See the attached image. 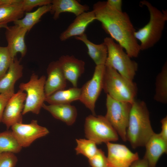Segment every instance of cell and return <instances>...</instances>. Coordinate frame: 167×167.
<instances>
[{"label":"cell","instance_id":"7402d4cb","mask_svg":"<svg viewBox=\"0 0 167 167\" xmlns=\"http://www.w3.org/2000/svg\"><path fill=\"white\" fill-rule=\"evenodd\" d=\"M22 0H17L15 2L0 6V25H7L23 17L24 13L22 4Z\"/></svg>","mask_w":167,"mask_h":167},{"label":"cell","instance_id":"8992f818","mask_svg":"<svg viewBox=\"0 0 167 167\" xmlns=\"http://www.w3.org/2000/svg\"><path fill=\"white\" fill-rule=\"evenodd\" d=\"M132 104L115 100L107 94L105 117L125 142L127 141L126 130Z\"/></svg>","mask_w":167,"mask_h":167},{"label":"cell","instance_id":"5b68a950","mask_svg":"<svg viewBox=\"0 0 167 167\" xmlns=\"http://www.w3.org/2000/svg\"><path fill=\"white\" fill-rule=\"evenodd\" d=\"M103 43L107 49L105 65L110 66L119 73L133 81L138 69V64L132 60L123 48L111 38L106 37Z\"/></svg>","mask_w":167,"mask_h":167},{"label":"cell","instance_id":"7a4b0ae2","mask_svg":"<svg viewBox=\"0 0 167 167\" xmlns=\"http://www.w3.org/2000/svg\"><path fill=\"white\" fill-rule=\"evenodd\" d=\"M155 132L146 103L136 100L132 104L126 130L127 141L133 148L145 146Z\"/></svg>","mask_w":167,"mask_h":167},{"label":"cell","instance_id":"8d00e7d4","mask_svg":"<svg viewBox=\"0 0 167 167\" xmlns=\"http://www.w3.org/2000/svg\"><path fill=\"white\" fill-rule=\"evenodd\" d=\"M7 26V25H0V28H6Z\"/></svg>","mask_w":167,"mask_h":167},{"label":"cell","instance_id":"e0dca14e","mask_svg":"<svg viewBox=\"0 0 167 167\" xmlns=\"http://www.w3.org/2000/svg\"><path fill=\"white\" fill-rule=\"evenodd\" d=\"M95 20V13L93 10L84 12L76 16L67 28L61 33L60 40L64 41L71 37L83 34L88 26Z\"/></svg>","mask_w":167,"mask_h":167},{"label":"cell","instance_id":"cb8c5ba5","mask_svg":"<svg viewBox=\"0 0 167 167\" xmlns=\"http://www.w3.org/2000/svg\"><path fill=\"white\" fill-rule=\"evenodd\" d=\"M51 8V4L39 7L33 12H26L23 18L17 20L13 23L15 25L26 29L28 32L39 21L42 15L50 11Z\"/></svg>","mask_w":167,"mask_h":167},{"label":"cell","instance_id":"d4e9b609","mask_svg":"<svg viewBox=\"0 0 167 167\" xmlns=\"http://www.w3.org/2000/svg\"><path fill=\"white\" fill-rule=\"evenodd\" d=\"M154 99L159 102L167 103V63L166 61L157 75Z\"/></svg>","mask_w":167,"mask_h":167},{"label":"cell","instance_id":"4316f807","mask_svg":"<svg viewBox=\"0 0 167 167\" xmlns=\"http://www.w3.org/2000/svg\"><path fill=\"white\" fill-rule=\"evenodd\" d=\"M77 145L75 149L76 154H81L88 159L92 157L97 152L98 148L94 141L85 139H76Z\"/></svg>","mask_w":167,"mask_h":167},{"label":"cell","instance_id":"83f0119b","mask_svg":"<svg viewBox=\"0 0 167 167\" xmlns=\"http://www.w3.org/2000/svg\"><path fill=\"white\" fill-rule=\"evenodd\" d=\"M14 59L7 46H0V79L6 73Z\"/></svg>","mask_w":167,"mask_h":167},{"label":"cell","instance_id":"1f68e13d","mask_svg":"<svg viewBox=\"0 0 167 167\" xmlns=\"http://www.w3.org/2000/svg\"><path fill=\"white\" fill-rule=\"evenodd\" d=\"M11 96L6 94L0 93V122H2L5 109Z\"/></svg>","mask_w":167,"mask_h":167},{"label":"cell","instance_id":"277c9868","mask_svg":"<svg viewBox=\"0 0 167 167\" xmlns=\"http://www.w3.org/2000/svg\"><path fill=\"white\" fill-rule=\"evenodd\" d=\"M103 89L115 100L132 103L137 92L136 84L119 73L112 67L105 66Z\"/></svg>","mask_w":167,"mask_h":167},{"label":"cell","instance_id":"8fae6325","mask_svg":"<svg viewBox=\"0 0 167 167\" xmlns=\"http://www.w3.org/2000/svg\"><path fill=\"white\" fill-rule=\"evenodd\" d=\"M26 93L19 90L9 99L5 109L2 122L9 129L14 124L22 123V112Z\"/></svg>","mask_w":167,"mask_h":167},{"label":"cell","instance_id":"30bf717a","mask_svg":"<svg viewBox=\"0 0 167 167\" xmlns=\"http://www.w3.org/2000/svg\"><path fill=\"white\" fill-rule=\"evenodd\" d=\"M11 131L20 146L27 147L36 140L47 135L49 131L45 127L32 120L28 124L16 123L11 127Z\"/></svg>","mask_w":167,"mask_h":167},{"label":"cell","instance_id":"6da1fadb","mask_svg":"<svg viewBox=\"0 0 167 167\" xmlns=\"http://www.w3.org/2000/svg\"><path fill=\"white\" fill-rule=\"evenodd\" d=\"M92 10L96 20L101 23L111 38L122 46L131 58L137 57L141 51L140 45L135 36L136 30L128 14L112 9L104 1L94 4Z\"/></svg>","mask_w":167,"mask_h":167},{"label":"cell","instance_id":"836d02e7","mask_svg":"<svg viewBox=\"0 0 167 167\" xmlns=\"http://www.w3.org/2000/svg\"><path fill=\"white\" fill-rule=\"evenodd\" d=\"M161 131L159 133L161 137L167 141V116L163 118L161 121Z\"/></svg>","mask_w":167,"mask_h":167},{"label":"cell","instance_id":"9a60e30c","mask_svg":"<svg viewBox=\"0 0 167 167\" xmlns=\"http://www.w3.org/2000/svg\"><path fill=\"white\" fill-rule=\"evenodd\" d=\"M47 72L48 77L44 86L46 97L65 89L66 86V79L58 60L52 61L49 64Z\"/></svg>","mask_w":167,"mask_h":167},{"label":"cell","instance_id":"f546056e","mask_svg":"<svg viewBox=\"0 0 167 167\" xmlns=\"http://www.w3.org/2000/svg\"><path fill=\"white\" fill-rule=\"evenodd\" d=\"M18 161L15 154L4 152L0 154V167H15Z\"/></svg>","mask_w":167,"mask_h":167},{"label":"cell","instance_id":"4dcf8cb0","mask_svg":"<svg viewBox=\"0 0 167 167\" xmlns=\"http://www.w3.org/2000/svg\"><path fill=\"white\" fill-rule=\"evenodd\" d=\"M52 0H22L23 8L25 11L28 12L36 7H40L51 4Z\"/></svg>","mask_w":167,"mask_h":167},{"label":"cell","instance_id":"ac0fdd59","mask_svg":"<svg viewBox=\"0 0 167 167\" xmlns=\"http://www.w3.org/2000/svg\"><path fill=\"white\" fill-rule=\"evenodd\" d=\"M23 69L19 61L15 57L6 73L0 79V93L11 96L15 93V84L22 77Z\"/></svg>","mask_w":167,"mask_h":167},{"label":"cell","instance_id":"e575fe53","mask_svg":"<svg viewBox=\"0 0 167 167\" xmlns=\"http://www.w3.org/2000/svg\"><path fill=\"white\" fill-rule=\"evenodd\" d=\"M129 167H150L147 161L144 158L138 159L134 162Z\"/></svg>","mask_w":167,"mask_h":167},{"label":"cell","instance_id":"5bb4252c","mask_svg":"<svg viewBox=\"0 0 167 167\" xmlns=\"http://www.w3.org/2000/svg\"><path fill=\"white\" fill-rule=\"evenodd\" d=\"M58 61L66 80L77 87L78 79L84 71V61L69 55H62Z\"/></svg>","mask_w":167,"mask_h":167},{"label":"cell","instance_id":"f1b7e54d","mask_svg":"<svg viewBox=\"0 0 167 167\" xmlns=\"http://www.w3.org/2000/svg\"><path fill=\"white\" fill-rule=\"evenodd\" d=\"M88 159V162L92 167H108L107 157L104 152L100 149L92 157Z\"/></svg>","mask_w":167,"mask_h":167},{"label":"cell","instance_id":"ffe728a7","mask_svg":"<svg viewBox=\"0 0 167 167\" xmlns=\"http://www.w3.org/2000/svg\"><path fill=\"white\" fill-rule=\"evenodd\" d=\"M42 108L50 113L55 118L59 120L68 126L73 124L76 119L77 110L70 104H49L45 103Z\"/></svg>","mask_w":167,"mask_h":167},{"label":"cell","instance_id":"44dd1931","mask_svg":"<svg viewBox=\"0 0 167 167\" xmlns=\"http://www.w3.org/2000/svg\"><path fill=\"white\" fill-rule=\"evenodd\" d=\"M74 38L85 44L87 48L88 55L96 66L105 65L108 52L107 46L103 42L99 44L94 43L88 39L85 33Z\"/></svg>","mask_w":167,"mask_h":167},{"label":"cell","instance_id":"603a6c76","mask_svg":"<svg viewBox=\"0 0 167 167\" xmlns=\"http://www.w3.org/2000/svg\"><path fill=\"white\" fill-rule=\"evenodd\" d=\"M81 92V88L77 87L60 90L46 97L45 101L49 104H70L79 100Z\"/></svg>","mask_w":167,"mask_h":167},{"label":"cell","instance_id":"9c48e42d","mask_svg":"<svg viewBox=\"0 0 167 167\" xmlns=\"http://www.w3.org/2000/svg\"><path fill=\"white\" fill-rule=\"evenodd\" d=\"M105 65L96 66L92 78L81 88L79 101L96 115L95 104L103 87Z\"/></svg>","mask_w":167,"mask_h":167},{"label":"cell","instance_id":"ba28073f","mask_svg":"<svg viewBox=\"0 0 167 167\" xmlns=\"http://www.w3.org/2000/svg\"><path fill=\"white\" fill-rule=\"evenodd\" d=\"M86 137L97 144L116 141L118 135L105 116L90 115L85 120Z\"/></svg>","mask_w":167,"mask_h":167},{"label":"cell","instance_id":"d6986e66","mask_svg":"<svg viewBox=\"0 0 167 167\" xmlns=\"http://www.w3.org/2000/svg\"><path fill=\"white\" fill-rule=\"evenodd\" d=\"M51 4L50 12L55 20L63 12L71 13L77 16L89 10L88 6L81 4L76 0H52Z\"/></svg>","mask_w":167,"mask_h":167},{"label":"cell","instance_id":"74e56055","mask_svg":"<svg viewBox=\"0 0 167 167\" xmlns=\"http://www.w3.org/2000/svg\"><path fill=\"white\" fill-rule=\"evenodd\" d=\"M108 167H110V166H108Z\"/></svg>","mask_w":167,"mask_h":167},{"label":"cell","instance_id":"d590c367","mask_svg":"<svg viewBox=\"0 0 167 167\" xmlns=\"http://www.w3.org/2000/svg\"><path fill=\"white\" fill-rule=\"evenodd\" d=\"M17 0H0V6L3 5L12 3Z\"/></svg>","mask_w":167,"mask_h":167},{"label":"cell","instance_id":"7c38bea8","mask_svg":"<svg viewBox=\"0 0 167 167\" xmlns=\"http://www.w3.org/2000/svg\"><path fill=\"white\" fill-rule=\"evenodd\" d=\"M109 166L129 167L135 161L139 159L137 152H132L125 145L111 142L106 143Z\"/></svg>","mask_w":167,"mask_h":167},{"label":"cell","instance_id":"d6a6232c","mask_svg":"<svg viewBox=\"0 0 167 167\" xmlns=\"http://www.w3.org/2000/svg\"><path fill=\"white\" fill-rule=\"evenodd\" d=\"M106 3L112 9L119 12L122 10V1L121 0H108Z\"/></svg>","mask_w":167,"mask_h":167},{"label":"cell","instance_id":"3957f363","mask_svg":"<svg viewBox=\"0 0 167 167\" xmlns=\"http://www.w3.org/2000/svg\"><path fill=\"white\" fill-rule=\"evenodd\" d=\"M140 4L146 6L150 14L148 23L134 33L135 38L140 42V50L143 51L153 47L161 39L167 20V13L166 10L161 11L146 0L141 1Z\"/></svg>","mask_w":167,"mask_h":167},{"label":"cell","instance_id":"484cf974","mask_svg":"<svg viewBox=\"0 0 167 167\" xmlns=\"http://www.w3.org/2000/svg\"><path fill=\"white\" fill-rule=\"evenodd\" d=\"M22 148L11 131L0 132V154L4 152L18 153Z\"/></svg>","mask_w":167,"mask_h":167},{"label":"cell","instance_id":"4fadbf2b","mask_svg":"<svg viewBox=\"0 0 167 167\" xmlns=\"http://www.w3.org/2000/svg\"><path fill=\"white\" fill-rule=\"evenodd\" d=\"M5 28L7 47L12 58L14 59L18 53L20 54L22 57H24L27 52L24 38L28 30L16 25L7 26Z\"/></svg>","mask_w":167,"mask_h":167},{"label":"cell","instance_id":"52a82bcc","mask_svg":"<svg viewBox=\"0 0 167 167\" xmlns=\"http://www.w3.org/2000/svg\"><path fill=\"white\" fill-rule=\"evenodd\" d=\"M46 78L45 75L40 78L33 73L29 81L20 84L19 90L25 91L26 94L23 115L28 112L39 114L46 97L44 86Z\"/></svg>","mask_w":167,"mask_h":167},{"label":"cell","instance_id":"2e32d148","mask_svg":"<svg viewBox=\"0 0 167 167\" xmlns=\"http://www.w3.org/2000/svg\"><path fill=\"white\" fill-rule=\"evenodd\" d=\"M145 147L146 151L143 158L147 161L150 167H156L161 156L167 152V141L159 133H154Z\"/></svg>","mask_w":167,"mask_h":167}]
</instances>
